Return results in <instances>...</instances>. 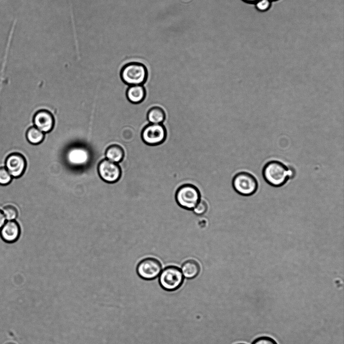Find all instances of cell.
Here are the masks:
<instances>
[{
  "label": "cell",
  "instance_id": "8992f818",
  "mask_svg": "<svg viewBox=\"0 0 344 344\" xmlns=\"http://www.w3.org/2000/svg\"><path fill=\"white\" fill-rule=\"evenodd\" d=\"M167 131L162 124H150L142 129L141 138L147 145L157 146L162 144L166 139Z\"/></svg>",
  "mask_w": 344,
  "mask_h": 344
},
{
  "label": "cell",
  "instance_id": "9a60e30c",
  "mask_svg": "<svg viewBox=\"0 0 344 344\" xmlns=\"http://www.w3.org/2000/svg\"><path fill=\"white\" fill-rule=\"evenodd\" d=\"M166 119V113L162 108L158 106L150 108L147 113V119L150 124H162Z\"/></svg>",
  "mask_w": 344,
  "mask_h": 344
},
{
  "label": "cell",
  "instance_id": "8fae6325",
  "mask_svg": "<svg viewBox=\"0 0 344 344\" xmlns=\"http://www.w3.org/2000/svg\"><path fill=\"white\" fill-rule=\"evenodd\" d=\"M21 228L19 223L15 220L5 222L0 230L2 239L6 242L12 243L16 242L19 238Z\"/></svg>",
  "mask_w": 344,
  "mask_h": 344
},
{
  "label": "cell",
  "instance_id": "44dd1931",
  "mask_svg": "<svg viewBox=\"0 0 344 344\" xmlns=\"http://www.w3.org/2000/svg\"><path fill=\"white\" fill-rule=\"evenodd\" d=\"M251 344H278V343L270 337L261 336L254 339Z\"/></svg>",
  "mask_w": 344,
  "mask_h": 344
},
{
  "label": "cell",
  "instance_id": "6da1fadb",
  "mask_svg": "<svg viewBox=\"0 0 344 344\" xmlns=\"http://www.w3.org/2000/svg\"><path fill=\"white\" fill-rule=\"evenodd\" d=\"M262 175L264 181L268 185L274 187H280L293 177L294 172L281 161L272 160L264 164Z\"/></svg>",
  "mask_w": 344,
  "mask_h": 344
},
{
  "label": "cell",
  "instance_id": "9c48e42d",
  "mask_svg": "<svg viewBox=\"0 0 344 344\" xmlns=\"http://www.w3.org/2000/svg\"><path fill=\"white\" fill-rule=\"evenodd\" d=\"M6 169L12 177L18 178L22 176L26 168V161L20 153L10 154L5 161Z\"/></svg>",
  "mask_w": 344,
  "mask_h": 344
},
{
  "label": "cell",
  "instance_id": "484cf974",
  "mask_svg": "<svg viewBox=\"0 0 344 344\" xmlns=\"http://www.w3.org/2000/svg\"><path fill=\"white\" fill-rule=\"evenodd\" d=\"M237 344H246V343H237Z\"/></svg>",
  "mask_w": 344,
  "mask_h": 344
},
{
  "label": "cell",
  "instance_id": "e0dca14e",
  "mask_svg": "<svg viewBox=\"0 0 344 344\" xmlns=\"http://www.w3.org/2000/svg\"><path fill=\"white\" fill-rule=\"evenodd\" d=\"M28 142L33 145L39 144L44 138V133L35 126L29 128L26 132Z\"/></svg>",
  "mask_w": 344,
  "mask_h": 344
},
{
  "label": "cell",
  "instance_id": "4fadbf2b",
  "mask_svg": "<svg viewBox=\"0 0 344 344\" xmlns=\"http://www.w3.org/2000/svg\"><path fill=\"white\" fill-rule=\"evenodd\" d=\"M126 97L128 101L139 104L144 101L146 96V90L142 85H130L128 87Z\"/></svg>",
  "mask_w": 344,
  "mask_h": 344
},
{
  "label": "cell",
  "instance_id": "5b68a950",
  "mask_svg": "<svg viewBox=\"0 0 344 344\" xmlns=\"http://www.w3.org/2000/svg\"><path fill=\"white\" fill-rule=\"evenodd\" d=\"M158 277L161 287L169 292L178 290L182 285L184 279L180 268L175 265L164 267Z\"/></svg>",
  "mask_w": 344,
  "mask_h": 344
},
{
  "label": "cell",
  "instance_id": "3957f363",
  "mask_svg": "<svg viewBox=\"0 0 344 344\" xmlns=\"http://www.w3.org/2000/svg\"><path fill=\"white\" fill-rule=\"evenodd\" d=\"M234 190L243 196H249L257 191L258 183L256 177L248 171H242L236 174L231 182Z\"/></svg>",
  "mask_w": 344,
  "mask_h": 344
},
{
  "label": "cell",
  "instance_id": "ac0fdd59",
  "mask_svg": "<svg viewBox=\"0 0 344 344\" xmlns=\"http://www.w3.org/2000/svg\"><path fill=\"white\" fill-rule=\"evenodd\" d=\"M3 212L8 220H15L18 216V211L17 208L12 205H8L3 209Z\"/></svg>",
  "mask_w": 344,
  "mask_h": 344
},
{
  "label": "cell",
  "instance_id": "ba28073f",
  "mask_svg": "<svg viewBox=\"0 0 344 344\" xmlns=\"http://www.w3.org/2000/svg\"><path fill=\"white\" fill-rule=\"evenodd\" d=\"M99 175L101 179L108 183H115L121 176V169L117 163L107 159L102 160L98 166Z\"/></svg>",
  "mask_w": 344,
  "mask_h": 344
},
{
  "label": "cell",
  "instance_id": "ffe728a7",
  "mask_svg": "<svg viewBox=\"0 0 344 344\" xmlns=\"http://www.w3.org/2000/svg\"><path fill=\"white\" fill-rule=\"evenodd\" d=\"M12 176L6 167H0V185H7L10 183Z\"/></svg>",
  "mask_w": 344,
  "mask_h": 344
},
{
  "label": "cell",
  "instance_id": "52a82bcc",
  "mask_svg": "<svg viewBox=\"0 0 344 344\" xmlns=\"http://www.w3.org/2000/svg\"><path fill=\"white\" fill-rule=\"evenodd\" d=\"M163 269L160 261L154 257H147L137 264L136 271L143 279L152 280L158 277Z\"/></svg>",
  "mask_w": 344,
  "mask_h": 344
},
{
  "label": "cell",
  "instance_id": "603a6c76",
  "mask_svg": "<svg viewBox=\"0 0 344 344\" xmlns=\"http://www.w3.org/2000/svg\"><path fill=\"white\" fill-rule=\"evenodd\" d=\"M6 217L3 212V211L0 210V230L5 224L6 222Z\"/></svg>",
  "mask_w": 344,
  "mask_h": 344
},
{
  "label": "cell",
  "instance_id": "cb8c5ba5",
  "mask_svg": "<svg viewBox=\"0 0 344 344\" xmlns=\"http://www.w3.org/2000/svg\"><path fill=\"white\" fill-rule=\"evenodd\" d=\"M243 2L248 4H255L258 0H242Z\"/></svg>",
  "mask_w": 344,
  "mask_h": 344
},
{
  "label": "cell",
  "instance_id": "2e32d148",
  "mask_svg": "<svg viewBox=\"0 0 344 344\" xmlns=\"http://www.w3.org/2000/svg\"><path fill=\"white\" fill-rule=\"evenodd\" d=\"M106 159L112 162L117 163L121 161L124 156V151L122 148L118 145H112L106 150Z\"/></svg>",
  "mask_w": 344,
  "mask_h": 344
},
{
  "label": "cell",
  "instance_id": "277c9868",
  "mask_svg": "<svg viewBox=\"0 0 344 344\" xmlns=\"http://www.w3.org/2000/svg\"><path fill=\"white\" fill-rule=\"evenodd\" d=\"M175 198L177 204L181 208L192 210L201 199L198 189L191 184L181 185L177 189Z\"/></svg>",
  "mask_w": 344,
  "mask_h": 344
},
{
  "label": "cell",
  "instance_id": "7a4b0ae2",
  "mask_svg": "<svg viewBox=\"0 0 344 344\" xmlns=\"http://www.w3.org/2000/svg\"><path fill=\"white\" fill-rule=\"evenodd\" d=\"M120 77L123 82L129 86L143 85L148 78L147 68L141 63H128L122 68Z\"/></svg>",
  "mask_w": 344,
  "mask_h": 344
},
{
  "label": "cell",
  "instance_id": "d6986e66",
  "mask_svg": "<svg viewBox=\"0 0 344 344\" xmlns=\"http://www.w3.org/2000/svg\"><path fill=\"white\" fill-rule=\"evenodd\" d=\"M209 209V206L207 202L200 199V201L196 204V205L192 210L193 212L197 215H204L207 212Z\"/></svg>",
  "mask_w": 344,
  "mask_h": 344
},
{
  "label": "cell",
  "instance_id": "30bf717a",
  "mask_svg": "<svg viewBox=\"0 0 344 344\" xmlns=\"http://www.w3.org/2000/svg\"><path fill=\"white\" fill-rule=\"evenodd\" d=\"M33 123L35 127L44 133H46L50 132L53 128L54 120L50 112L42 109L35 113Z\"/></svg>",
  "mask_w": 344,
  "mask_h": 344
},
{
  "label": "cell",
  "instance_id": "d4e9b609",
  "mask_svg": "<svg viewBox=\"0 0 344 344\" xmlns=\"http://www.w3.org/2000/svg\"><path fill=\"white\" fill-rule=\"evenodd\" d=\"M269 1H270V2H271L276 1H278V0H269Z\"/></svg>",
  "mask_w": 344,
  "mask_h": 344
},
{
  "label": "cell",
  "instance_id": "7402d4cb",
  "mask_svg": "<svg viewBox=\"0 0 344 344\" xmlns=\"http://www.w3.org/2000/svg\"><path fill=\"white\" fill-rule=\"evenodd\" d=\"M255 8L260 12L268 10L271 6V2L269 0H258L255 4Z\"/></svg>",
  "mask_w": 344,
  "mask_h": 344
},
{
  "label": "cell",
  "instance_id": "7c38bea8",
  "mask_svg": "<svg viewBox=\"0 0 344 344\" xmlns=\"http://www.w3.org/2000/svg\"><path fill=\"white\" fill-rule=\"evenodd\" d=\"M66 158L69 163L72 165H82L88 161L89 153L84 147H74L67 151Z\"/></svg>",
  "mask_w": 344,
  "mask_h": 344
},
{
  "label": "cell",
  "instance_id": "5bb4252c",
  "mask_svg": "<svg viewBox=\"0 0 344 344\" xmlns=\"http://www.w3.org/2000/svg\"><path fill=\"white\" fill-rule=\"evenodd\" d=\"M180 269L184 278L193 279L199 274L200 266L196 260L189 259L185 260L181 264Z\"/></svg>",
  "mask_w": 344,
  "mask_h": 344
},
{
  "label": "cell",
  "instance_id": "4316f807",
  "mask_svg": "<svg viewBox=\"0 0 344 344\" xmlns=\"http://www.w3.org/2000/svg\"><path fill=\"white\" fill-rule=\"evenodd\" d=\"M9 344H13V343H9Z\"/></svg>",
  "mask_w": 344,
  "mask_h": 344
}]
</instances>
